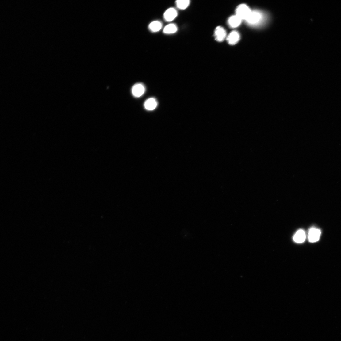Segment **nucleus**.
<instances>
[{"label":"nucleus","mask_w":341,"mask_h":341,"mask_svg":"<svg viewBox=\"0 0 341 341\" xmlns=\"http://www.w3.org/2000/svg\"><path fill=\"white\" fill-rule=\"evenodd\" d=\"M251 11L249 8L246 5H240L236 9V15L242 20H246L249 16Z\"/></svg>","instance_id":"f257e3e1"},{"label":"nucleus","mask_w":341,"mask_h":341,"mask_svg":"<svg viewBox=\"0 0 341 341\" xmlns=\"http://www.w3.org/2000/svg\"><path fill=\"white\" fill-rule=\"evenodd\" d=\"M262 19L260 13L256 11H251L250 14L246 20L250 25H254L259 24Z\"/></svg>","instance_id":"f03ea898"},{"label":"nucleus","mask_w":341,"mask_h":341,"mask_svg":"<svg viewBox=\"0 0 341 341\" xmlns=\"http://www.w3.org/2000/svg\"><path fill=\"white\" fill-rule=\"evenodd\" d=\"M321 231L319 229L312 228L309 231L308 239L311 242H315L318 241L320 237Z\"/></svg>","instance_id":"7ed1b4c3"},{"label":"nucleus","mask_w":341,"mask_h":341,"mask_svg":"<svg viewBox=\"0 0 341 341\" xmlns=\"http://www.w3.org/2000/svg\"><path fill=\"white\" fill-rule=\"evenodd\" d=\"M144 85L141 83L135 84L132 89V94L135 97L139 98L141 96L145 91Z\"/></svg>","instance_id":"20e7f679"},{"label":"nucleus","mask_w":341,"mask_h":341,"mask_svg":"<svg viewBox=\"0 0 341 341\" xmlns=\"http://www.w3.org/2000/svg\"><path fill=\"white\" fill-rule=\"evenodd\" d=\"M227 36L225 30L223 28L219 26L216 29L215 32V38L216 40L221 42L224 40Z\"/></svg>","instance_id":"39448f33"},{"label":"nucleus","mask_w":341,"mask_h":341,"mask_svg":"<svg viewBox=\"0 0 341 341\" xmlns=\"http://www.w3.org/2000/svg\"><path fill=\"white\" fill-rule=\"evenodd\" d=\"M177 12L174 8H170L166 10L164 13V17L165 20L167 22L173 21L177 16Z\"/></svg>","instance_id":"423d86ee"},{"label":"nucleus","mask_w":341,"mask_h":341,"mask_svg":"<svg viewBox=\"0 0 341 341\" xmlns=\"http://www.w3.org/2000/svg\"><path fill=\"white\" fill-rule=\"evenodd\" d=\"M240 36L238 32L234 31L228 35L227 39L228 43L231 45H234L237 43L239 40Z\"/></svg>","instance_id":"0eeeda50"},{"label":"nucleus","mask_w":341,"mask_h":341,"mask_svg":"<svg viewBox=\"0 0 341 341\" xmlns=\"http://www.w3.org/2000/svg\"><path fill=\"white\" fill-rule=\"evenodd\" d=\"M156 100L154 98H151L147 99L145 102L144 106L145 109L148 110H153L157 105Z\"/></svg>","instance_id":"6e6552de"},{"label":"nucleus","mask_w":341,"mask_h":341,"mask_svg":"<svg viewBox=\"0 0 341 341\" xmlns=\"http://www.w3.org/2000/svg\"><path fill=\"white\" fill-rule=\"evenodd\" d=\"M306 234L304 231L302 229L298 230L293 237V240L297 243H302L305 240Z\"/></svg>","instance_id":"1a4fd4ad"},{"label":"nucleus","mask_w":341,"mask_h":341,"mask_svg":"<svg viewBox=\"0 0 341 341\" xmlns=\"http://www.w3.org/2000/svg\"><path fill=\"white\" fill-rule=\"evenodd\" d=\"M242 20L237 15L233 16L229 18L228 20V24L232 28L238 27L241 23Z\"/></svg>","instance_id":"9d476101"},{"label":"nucleus","mask_w":341,"mask_h":341,"mask_svg":"<svg viewBox=\"0 0 341 341\" xmlns=\"http://www.w3.org/2000/svg\"><path fill=\"white\" fill-rule=\"evenodd\" d=\"M162 26V24L160 22L158 21H155L149 25V28L153 32H156L160 30Z\"/></svg>","instance_id":"9b49d317"},{"label":"nucleus","mask_w":341,"mask_h":341,"mask_svg":"<svg viewBox=\"0 0 341 341\" xmlns=\"http://www.w3.org/2000/svg\"><path fill=\"white\" fill-rule=\"evenodd\" d=\"M177 30V28L174 24H170L167 25L163 29V33L167 34L175 33Z\"/></svg>","instance_id":"f8f14e48"},{"label":"nucleus","mask_w":341,"mask_h":341,"mask_svg":"<svg viewBox=\"0 0 341 341\" xmlns=\"http://www.w3.org/2000/svg\"><path fill=\"white\" fill-rule=\"evenodd\" d=\"M190 1L189 0H178L176 2L177 7L181 10H184L189 6Z\"/></svg>","instance_id":"ddd939ff"}]
</instances>
